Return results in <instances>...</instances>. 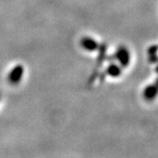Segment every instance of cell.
Here are the masks:
<instances>
[{"label":"cell","mask_w":158,"mask_h":158,"mask_svg":"<svg viewBox=\"0 0 158 158\" xmlns=\"http://www.w3.org/2000/svg\"><path fill=\"white\" fill-rule=\"evenodd\" d=\"M24 74V68L22 65H17L11 69L9 75V81L12 85H17L20 82Z\"/></svg>","instance_id":"cell-1"},{"label":"cell","mask_w":158,"mask_h":158,"mask_svg":"<svg viewBox=\"0 0 158 158\" xmlns=\"http://www.w3.org/2000/svg\"><path fill=\"white\" fill-rule=\"evenodd\" d=\"M81 46L83 48L87 51H95L98 49V45L96 40L91 39L90 37H85L81 40Z\"/></svg>","instance_id":"cell-2"},{"label":"cell","mask_w":158,"mask_h":158,"mask_svg":"<svg viewBox=\"0 0 158 158\" xmlns=\"http://www.w3.org/2000/svg\"><path fill=\"white\" fill-rule=\"evenodd\" d=\"M116 56H117V59L118 61L120 62V64L122 66H127L128 63H129V54H128V51L127 50L124 48H119L116 54Z\"/></svg>","instance_id":"cell-3"},{"label":"cell","mask_w":158,"mask_h":158,"mask_svg":"<svg viewBox=\"0 0 158 158\" xmlns=\"http://www.w3.org/2000/svg\"><path fill=\"white\" fill-rule=\"evenodd\" d=\"M120 72H121L120 68L118 66H117L116 64H112L107 69L108 75L111 76V77H118L120 75Z\"/></svg>","instance_id":"cell-4"}]
</instances>
